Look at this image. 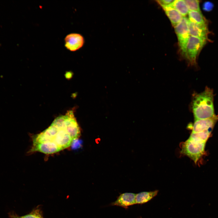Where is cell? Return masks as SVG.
Segmentation results:
<instances>
[{
	"label": "cell",
	"instance_id": "1",
	"mask_svg": "<svg viewBox=\"0 0 218 218\" xmlns=\"http://www.w3.org/2000/svg\"><path fill=\"white\" fill-rule=\"evenodd\" d=\"M80 127L72 110L58 117L46 129L32 137L30 152L54 154L69 147L80 137Z\"/></svg>",
	"mask_w": 218,
	"mask_h": 218
},
{
	"label": "cell",
	"instance_id": "2",
	"mask_svg": "<svg viewBox=\"0 0 218 218\" xmlns=\"http://www.w3.org/2000/svg\"><path fill=\"white\" fill-rule=\"evenodd\" d=\"M213 90L206 87L204 91L196 94L192 103L195 120L212 117L214 114Z\"/></svg>",
	"mask_w": 218,
	"mask_h": 218
},
{
	"label": "cell",
	"instance_id": "3",
	"mask_svg": "<svg viewBox=\"0 0 218 218\" xmlns=\"http://www.w3.org/2000/svg\"><path fill=\"white\" fill-rule=\"evenodd\" d=\"M208 40L190 36L183 56L191 65H196L199 54Z\"/></svg>",
	"mask_w": 218,
	"mask_h": 218
},
{
	"label": "cell",
	"instance_id": "4",
	"mask_svg": "<svg viewBox=\"0 0 218 218\" xmlns=\"http://www.w3.org/2000/svg\"><path fill=\"white\" fill-rule=\"evenodd\" d=\"M206 143L189 138L182 145V153L196 163L204 153Z\"/></svg>",
	"mask_w": 218,
	"mask_h": 218
},
{
	"label": "cell",
	"instance_id": "5",
	"mask_svg": "<svg viewBox=\"0 0 218 218\" xmlns=\"http://www.w3.org/2000/svg\"><path fill=\"white\" fill-rule=\"evenodd\" d=\"M188 21V18L183 17L179 23L174 27L179 46L183 56L190 36L189 31Z\"/></svg>",
	"mask_w": 218,
	"mask_h": 218
},
{
	"label": "cell",
	"instance_id": "6",
	"mask_svg": "<svg viewBox=\"0 0 218 218\" xmlns=\"http://www.w3.org/2000/svg\"><path fill=\"white\" fill-rule=\"evenodd\" d=\"M84 43V37L77 33H72L68 35L64 38L65 48L71 51H77L81 48Z\"/></svg>",
	"mask_w": 218,
	"mask_h": 218
},
{
	"label": "cell",
	"instance_id": "7",
	"mask_svg": "<svg viewBox=\"0 0 218 218\" xmlns=\"http://www.w3.org/2000/svg\"><path fill=\"white\" fill-rule=\"evenodd\" d=\"M218 121V114L212 117L195 120L192 132H198L212 130L215 124Z\"/></svg>",
	"mask_w": 218,
	"mask_h": 218
},
{
	"label": "cell",
	"instance_id": "8",
	"mask_svg": "<svg viewBox=\"0 0 218 218\" xmlns=\"http://www.w3.org/2000/svg\"><path fill=\"white\" fill-rule=\"evenodd\" d=\"M188 26L190 36L209 40L208 38L209 31L207 25L199 24L190 21L188 19Z\"/></svg>",
	"mask_w": 218,
	"mask_h": 218
},
{
	"label": "cell",
	"instance_id": "9",
	"mask_svg": "<svg viewBox=\"0 0 218 218\" xmlns=\"http://www.w3.org/2000/svg\"><path fill=\"white\" fill-rule=\"evenodd\" d=\"M136 194L125 193L121 194L115 201L110 204L112 206H116L127 209L128 207L136 204Z\"/></svg>",
	"mask_w": 218,
	"mask_h": 218
},
{
	"label": "cell",
	"instance_id": "10",
	"mask_svg": "<svg viewBox=\"0 0 218 218\" xmlns=\"http://www.w3.org/2000/svg\"><path fill=\"white\" fill-rule=\"evenodd\" d=\"M171 5L163 8L173 26L174 27L179 23L183 17Z\"/></svg>",
	"mask_w": 218,
	"mask_h": 218
},
{
	"label": "cell",
	"instance_id": "11",
	"mask_svg": "<svg viewBox=\"0 0 218 218\" xmlns=\"http://www.w3.org/2000/svg\"><path fill=\"white\" fill-rule=\"evenodd\" d=\"M158 190L150 192H143L136 194V204H142L151 200L157 194Z\"/></svg>",
	"mask_w": 218,
	"mask_h": 218
},
{
	"label": "cell",
	"instance_id": "12",
	"mask_svg": "<svg viewBox=\"0 0 218 218\" xmlns=\"http://www.w3.org/2000/svg\"><path fill=\"white\" fill-rule=\"evenodd\" d=\"M188 15L190 21L199 24L208 25V21L201 11H190Z\"/></svg>",
	"mask_w": 218,
	"mask_h": 218
},
{
	"label": "cell",
	"instance_id": "13",
	"mask_svg": "<svg viewBox=\"0 0 218 218\" xmlns=\"http://www.w3.org/2000/svg\"><path fill=\"white\" fill-rule=\"evenodd\" d=\"M171 6L183 17L188 14L189 10L184 0H174Z\"/></svg>",
	"mask_w": 218,
	"mask_h": 218
},
{
	"label": "cell",
	"instance_id": "14",
	"mask_svg": "<svg viewBox=\"0 0 218 218\" xmlns=\"http://www.w3.org/2000/svg\"><path fill=\"white\" fill-rule=\"evenodd\" d=\"M210 131H205L198 132H192L189 138L199 141L206 142L210 137Z\"/></svg>",
	"mask_w": 218,
	"mask_h": 218
},
{
	"label": "cell",
	"instance_id": "15",
	"mask_svg": "<svg viewBox=\"0 0 218 218\" xmlns=\"http://www.w3.org/2000/svg\"><path fill=\"white\" fill-rule=\"evenodd\" d=\"M184 1L189 10L201 11L199 6V1L197 0H184Z\"/></svg>",
	"mask_w": 218,
	"mask_h": 218
},
{
	"label": "cell",
	"instance_id": "16",
	"mask_svg": "<svg viewBox=\"0 0 218 218\" xmlns=\"http://www.w3.org/2000/svg\"><path fill=\"white\" fill-rule=\"evenodd\" d=\"M18 218H42L39 211L36 210L30 213Z\"/></svg>",
	"mask_w": 218,
	"mask_h": 218
},
{
	"label": "cell",
	"instance_id": "17",
	"mask_svg": "<svg viewBox=\"0 0 218 218\" xmlns=\"http://www.w3.org/2000/svg\"><path fill=\"white\" fill-rule=\"evenodd\" d=\"M174 1L173 0H157L156 1L163 8L170 6Z\"/></svg>",
	"mask_w": 218,
	"mask_h": 218
},
{
	"label": "cell",
	"instance_id": "18",
	"mask_svg": "<svg viewBox=\"0 0 218 218\" xmlns=\"http://www.w3.org/2000/svg\"><path fill=\"white\" fill-rule=\"evenodd\" d=\"M213 4L210 2H205L203 5V9L205 11L210 12L213 9Z\"/></svg>",
	"mask_w": 218,
	"mask_h": 218
}]
</instances>
